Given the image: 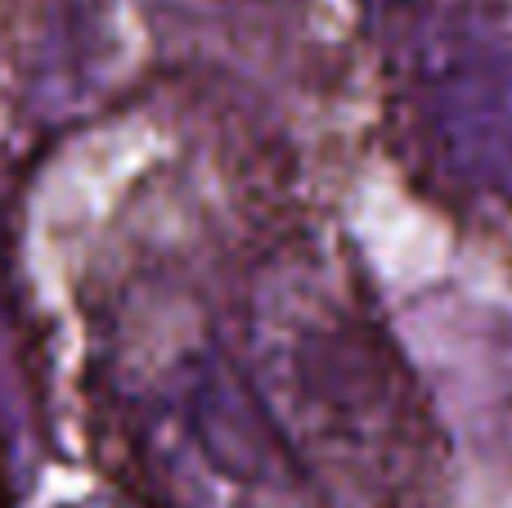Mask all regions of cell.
Instances as JSON below:
<instances>
[{"instance_id": "1", "label": "cell", "mask_w": 512, "mask_h": 508, "mask_svg": "<svg viewBox=\"0 0 512 508\" xmlns=\"http://www.w3.org/2000/svg\"><path fill=\"white\" fill-rule=\"evenodd\" d=\"M0 508H14V504H9V491H5V482H0Z\"/></svg>"}]
</instances>
